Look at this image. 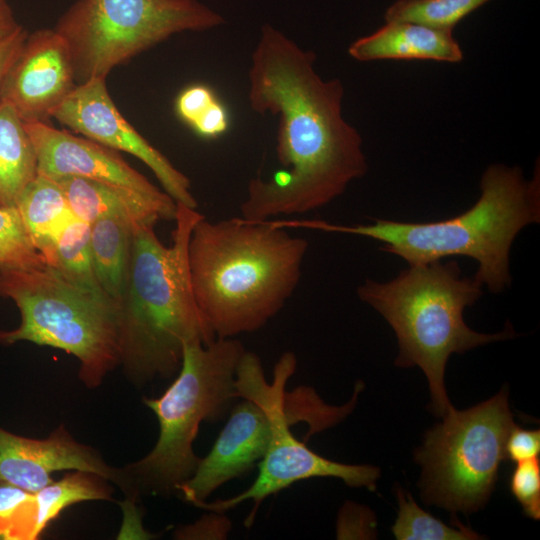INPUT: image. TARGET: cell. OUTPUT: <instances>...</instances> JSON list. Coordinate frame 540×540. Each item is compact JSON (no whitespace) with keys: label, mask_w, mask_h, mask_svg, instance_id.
<instances>
[{"label":"cell","mask_w":540,"mask_h":540,"mask_svg":"<svg viewBox=\"0 0 540 540\" xmlns=\"http://www.w3.org/2000/svg\"><path fill=\"white\" fill-rule=\"evenodd\" d=\"M47 265V260L34 245L18 208L0 206V269Z\"/></svg>","instance_id":"cell-25"},{"label":"cell","mask_w":540,"mask_h":540,"mask_svg":"<svg viewBox=\"0 0 540 540\" xmlns=\"http://www.w3.org/2000/svg\"><path fill=\"white\" fill-rule=\"evenodd\" d=\"M245 351L236 338L184 345L174 381L159 397L143 400L157 417L159 436L146 456L126 467L132 492L169 496L193 475L201 459L193 446L200 425L220 421L238 400L236 370Z\"/></svg>","instance_id":"cell-7"},{"label":"cell","mask_w":540,"mask_h":540,"mask_svg":"<svg viewBox=\"0 0 540 540\" xmlns=\"http://www.w3.org/2000/svg\"><path fill=\"white\" fill-rule=\"evenodd\" d=\"M223 23L198 0H77L54 29L69 46L78 85L106 78L115 66L173 34Z\"/></svg>","instance_id":"cell-10"},{"label":"cell","mask_w":540,"mask_h":540,"mask_svg":"<svg viewBox=\"0 0 540 540\" xmlns=\"http://www.w3.org/2000/svg\"><path fill=\"white\" fill-rule=\"evenodd\" d=\"M490 0H396L385 11V21H410L451 29Z\"/></svg>","instance_id":"cell-24"},{"label":"cell","mask_w":540,"mask_h":540,"mask_svg":"<svg viewBox=\"0 0 540 540\" xmlns=\"http://www.w3.org/2000/svg\"><path fill=\"white\" fill-rule=\"evenodd\" d=\"M55 179L61 186L73 216L92 224L101 218H117L136 229L174 221L176 201L166 192L149 195L112 183L64 176Z\"/></svg>","instance_id":"cell-16"},{"label":"cell","mask_w":540,"mask_h":540,"mask_svg":"<svg viewBox=\"0 0 540 540\" xmlns=\"http://www.w3.org/2000/svg\"><path fill=\"white\" fill-rule=\"evenodd\" d=\"M349 55L357 61L433 60L459 63L463 51L453 30L410 21H385L374 33L351 43Z\"/></svg>","instance_id":"cell-17"},{"label":"cell","mask_w":540,"mask_h":540,"mask_svg":"<svg viewBox=\"0 0 540 540\" xmlns=\"http://www.w3.org/2000/svg\"><path fill=\"white\" fill-rule=\"evenodd\" d=\"M71 52L53 28L28 34L0 85V99L10 103L24 123L47 122L76 87Z\"/></svg>","instance_id":"cell-12"},{"label":"cell","mask_w":540,"mask_h":540,"mask_svg":"<svg viewBox=\"0 0 540 540\" xmlns=\"http://www.w3.org/2000/svg\"><path fill=\"white\" fill-rule=\"evenodd\" d=\"M52 117L75 133L137 157L152 170L176 203L197 208L188 177L122 116L108 93L105 78H92L76 85Z\"/></svg>","instance_id":"cell-11"},{"label":"cell","mask_w":540,"mask_h":540,"mask_svg":"<svg viewBox=\"0 0 540 540\" xmlns=\"http://www.w3.org/2000/svg\"><path fill=\"white\" fill-rule=\"evenodd\" d=\"M218 100L214 92L202 84L191 85L184 89L176 100L179 117L190 126Z\"/></svg>","instance_id":"cell-29"},{"label":"cell","mask_w":540,"mask_h":540,"mask_svg":"<svg viewBox=\"0 0 540 540\" xmlns=\"http://www.w3.org/2000/svg\"><path fill=\"white\" fill-rule=\"evenodd\" d=\"M203 216L177 203L169 247L161 243L154 226L133 230L119 329L120 364L134 384L174 376L187 342L209 345L216 339L196 304L188 264L190 235Z\"/></svg>","instance_id":"cell-4"},{"label":"cell","mask_w":540,"mask_h":540,"mask_svg":"<svg viewBox=\"0 0 540 540\" xmlns=\"http://www.w3.org/2000/svg\"><path fill=\"white\" fill-rule=\"evenodd\" d=\"M475 277H463L456 261L409 265L389 282L371 279L357 288L359 299L379 312L398 341L395 365L418 366L427 377L431 411L443 418L454 407L444 385L453 353L515 336L510 325L495 334L478 333L464 322L463 312L483 294Z\"/></svg>","instance_id":"cell-5"},{"label":"cell","mask_w":540,"mask_h":540,"mask_svg":"<svg viewBox=\"0 0 540 540\" xmlns=\"http://www.w3.org/2000/svg\"><path fill=\"white\" fill-rule=\"evenodd\" d=\"M133 230L117 218H101L90 224L94 275L103 293L118 306L128 284Z\"/></svg>","instance_id":"cell-18"},{"label":"cell","mask_w":540,"mask_h":540,"mask_svg":"<svg viewBox=\"0 0 540 540\" xmlns=\"http://www.w3.org/2000/svg\"><path fill=\"white\" fill-rule=\"evenodd\" d=\"M33 493L0 481V539H28Z\"/></svg>","instance_id":"cell-26"},{"label":"cell","mask_w":540,"mask_h":540,"mask_svg":"<svg viewBox=\"0 0 540 540\" xmlns=\"http://www.w3.org/2000/svg\"><path fill=\"white\" fill-rule=\"evenodd\" d=\"M0 297L13 300L21 315L17 328L0 330V344L28 341L72 354L89 388L120 364L119 306L107 296L76 286L47 265L1 268Z\"/></svg>","instance_id":"cell-8"},{"label":"cell","mask_w":540,"mask_h":540,"mask_svg":"<svg viewBox=\"0 0 540 540\" xmlns=\"http://www.w3.org/2000/svg\"><path fill=\"white\" fill-rule=\"evenodd\" d=\"M540 453V431L524 429L515 425L505 442V459L521 462L538 458Z\"/></svg>","instance_id":"cell-30"},{"label":"cell","mask_w":540,"mask_h":540,"mask_svg":"<svg viewBox=\"0 0 540 540\" xmlns=\"http://www.w3.org/2000/svg\"><path fill=\"white\" fill-rule=\"evenodd\" d=\"M38 175L37 156L14 107L0 99V206H16Z\"/></svg>","instance_id":"cell-19"},{"label":"cell","mask_w":540,"mask_h":540,"mask_svg":"<svg viewBox=\"0 0 540 540\" xmlns=\"http://www.w3.org/2000/svg\"><path fill=\"white\" fill-rule=\"evenodd\" d=\"M512 495L526 516L540 519V461L539 458L517 462L509 481Z\"/></svg>","instance_id":"cell-27"},{"label":"cell","mask_w":540,"mask_h":540,"mask_svg":"<svg viewBox=\"0 0 540 540\" xmlns=\"http://www.w3.org/2000/svg\"><path fill=\"white\" fill-rule=\"evenodd\" d=\"M48 265L76 286L105 295L93 271L89 223L74 217L63 228L55 241Z\"/></svg>","instance_id":"cell-22"},{"label":"cell","mask_w":540,"mask_h":540,"mask_svg":"<svg viewBox=\"0 0 540 540\" xmlns=\"http://www.w3.org/2000/svg\"><path fill=\"white\" fill-rule=\"evenodd\" d=\"M16 207L34 245L48 263L58 235L74 218L61 186L55 179L38 174Z\"/></svg>","instance_id":"cell-20"},{"label":"cell","mask_w":540,"mask_h":540,"mask_svg":"<svg viewBox=\"0 0 540 540\" xmlns=\"http://www.w3.org/2000/svg\"><path fill=\"white\" fill-rule=\"evenodd\" d=\"M399 505L392 533L398 540H475L480 535L457 521L448 526L440 519L421 509L410 493L396 488Z\"/></svg>","instance_id":"cell-23"},{"label":"cell","mask_w":540,"mask_h":540,"mask_svg":"<svg viewBox=\"0 0 540 540\" xmlns=\"http://www.w3.org/2000/svg\"><path fill=\"white\" fill-rule=\"evenodd\" d=\"M99 475L75 471L33 493L29 540L37 539L66 507L87 500H107L112 489Z\"/></svg>","instance_id":"cell-21"},{"label":"cell","mask_w":540,"mask_h":540,"mask_svg":"<svg viewBox=\"0 0 540 540\" xmlns=\"http://www.w3.org/2000/svg\"><path fill=\"white\" fill-rule=\"evenodd\" d=\"M20 26L8 1L0 0V38L14 32Z\"/></svg>","instance_id":"cell-33"},{"label":"cell","mask_w":540,"mask_h":540,"mask_svg":"<svg viewBox=\"0 0 540 540\" xmlns=\"http://www.w3.org/2000/svg\"><path fill=\"white\" fill-rule=\"evenodd\" d=\"M308 241L268 221L194 225L188 244L193 295L216 338L263 328L294 293Z\"/></svg>","instance_id":"cell-2"},{"label":"cell","mask_w":540,"mask_h":540,"mask_svg":"<svg viewBox=\"0 0 540 540\" xmlns=\"http://www.w3.org/2000/svg\"><path fill=\"white\" fill-rule=\"evenodd\" d=\"M480 190L472 207L446 220L419 223L377 219L367 225L348 226L292 219L285 224L288 228L368 237L409 265L466 256L478 264L475 279L497 294L511 285L509 255L515 237L525 226L540 221L539 164L530 180L518 166L492 164L481 176Z\"/></svg>","instance_id":"cell-3"},{"label":"cell","mask_w":540,"mask_h":540,"mask_svg":"<svg viewBox=\"0 0 540 540\" xmlns=\"http://www.w3.org/2000/svg\"><path fill=\"white\" fill-rule=\"evenodd\" d=\"M193 523L177 527L173 533L180 540H225L232 530V521L225 512L205 510Z\"/></svg>","instance_id":"cell-28"},{"label":"cell","mask_w":540,"mask_h":540,"mask_svg":"<svg viewBox=\"0 0 540 540\" xmlns=\"http://www.w3.org/2000/svg\"><path fill=\"white\" fill-rule=\"evenodd\" d=\"M315 59L314 52L273 26L261 28L248 99L255 112L278 116L281 168L269 180L249 182L240 206L243 220L261 222L321 208L367 172L362 137L342 115L343 84L322 79Z\"/></svg>","instance_id":"cell-1"},{"label":"cell","mask_w":540,"mask_h":540,"mask_svg":"<svg viewBox=\"0 0 540 540\" xmlns=\"http://www.w3.org/2000/svg\"><path fill=\"white\" fill-rule=\"evenodd\" d=\"M229 120L225 107L216 100L203 115L192 125L193 130L201 137L213 139L221 136L228 129Z\"/></svg>","instance_id":"cell-31"},{"label":"cell","mask_w":540,"mask_h":540,"mask_svg":"<svg viewBox=\"0 0 540 540\" xmlns=\"http://www.w3.org/2000/svg\"><path fill=\"white\" fill-rule=\"evenodd\" d=\"M297 367L294 353L284 352L273 369V378L266 379L259 356L245 351L236 370L238 398H251L261 403L270 417L271 436L264 457L258 463L255 481L243 492L227 499L202 501L194 506L203 510L226 512L244 501L253 503L245 526L250 527L261 503L269 496L291 485L314 477L341 479L352 488L374 490L380 477L378 467L362 464H345L325 458L297 439L291 425L305 421L309 425L307 437L321 432L342 421L346 416L344 406H330L323 402L310 387L288 391L286 386Z\"/></svg>","instance_id":"cell-6"},{"label":"cell","mask_w":540,"mask_h":540,"mask_svg":"<svg viewBox=\"0 0 540 540\" xmlns=\"http://www.w3.org/2000/svg\"><path fill=\"white\" fill-rule=\"evenodd\" d=\"M209 453L177 492L190 504L206 501L225 483L249 474L264 457L271 436L270 417L251 398H238Z\"/></svg>","instance_id":"cell-13"},{"label":"cell","mask_w":540,"mask_h":540,"mask_svg":"<svg viewBox=\"0 0 540 540\" xmlns=\"http://www.w3.org/2000/svg\"><path fill=\"white\" fill-rule=\"evenodd\" d=\"M24 124L36 152L38 174L50 178L84 177L149 195L165 192L132 168L114 149L47 122Z\"/></svg>","instance_id":"cell-15"},{"label":"cell","mask_w":540,"mask_h":540,"mask_svg":"<svg viewBox=\"0 0 540 540\" xmlns=\"http://www.w3.org/2000/svg\"><path fill=\"white\" fill-rule=\"evenodd\" d=\"M27 36L28 32L21 25L14 32L0 38V85Z\"/></svg>","instance_id":"cell-32"},{"label":"cell","mask_w":540,"mask_h":540,"mask_svg":"<svg viewBox=\"0 0 540 540\" xmlns=\"http://www.w3.org/2000/svg\"><path fill=\"white\" fill-rule=\"evenodd\" d=\"M61 470L85 471L132 491L126 472L107 465L91 447L77 442L59 426L46 439H31L0 427V481L35 493Z\"/></svg>","instance_id":"cell-14"},{"label":"cell","mask_w":540,"mask_h":540,"mask_svg":"<svg viewBox=\"0 0 540 540\" xmlns=\"http://www.w3.org/2000/svg\"><path fill=\"white\" fill-rule=\"evenodd\" d=\"M442 419L415 450L422 467L421 499L452 513L476 512L494 490L506 439L516 425L507 389L466 410L454 408Z\"/></svg>","instance_id":"cell-9"}]
</instances>
